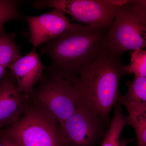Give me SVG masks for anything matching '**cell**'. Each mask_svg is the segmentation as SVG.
<instances>
[{
	"mask_svg": "<svg viewBox=\"0 0 146 146\" xmlns=\"http://www.w3.org/2000/svg\"><path fill=\"white\" fill-rule=\"evenodd\" d=\"M131 63L126 66L128 74H133L134 78L146 77V51L137 49L131 54Z\"/></svg>",
	"mask_w": 146,
	"mask_h": 146,
	"instance_id": "9a60e30c",
	"label": "cell"
},
{
	"mask_svg": "<svg viewBox=\"0 0 146 146\" xmlns=\"http://www.w3.org/2000/svg\"><path fill=\"white\" fill-rule=\"evenodd\" d=\"M146 1L125 0L118 7L107 35V45L112 52L146 47Z\"/></svg>",
	"mask_w": 146,
	"mask_h": 146,
	"instance_id": "3957f363",
	"label": "cell"
},
{
	"mask_svg": "<svg viewBox=\"0 0 146 146\" xmlns=\"http://www.w3.org/2000/svg\"><path fill=\"white\" fill-rule=\"evenodd\" d=\"M46 74L29 97V107L62 124L77 108L74 87L61 77Z\"/></svg>",
	"mask_w": 146,
	"mask_h": 146,
	"instance_id": "277c9868",
	"label": "cell"
},
{
	"mask_svg": "<svg viewBox=\"0 0 146 146\" xmlns=\"http://www.w3.org/2000/svg\"><path fill=\"white\" fill-rule=\"evenodd\" d=\"M6 69L7 68H5V67L0 65V84L1 83L3 77L6 71Z\"/></svg>",
	"mask_w": 146,
	"mask_h": 146,
	"instance_id": "ac0fdd59",
	"label": "cell"
},
{
	"mask_svg": "<svg viewBox=\"0 0 146 146\" xmlns=\"http://www.w3.org/2000/svg\"><path fill=\"white\" fill-rule=\"evenodd\" d=\"M18 146H61L60 125L29 108L18 121L0 131Z\"/></svg>",
	"mask_w": 146,
	"mask_h": 146,
	"instance_id": "5b68a950",
	"label": "cell"
},
{
	"mask_svg": "<svg viewBox=\"0 0 146 146\" xmlns=\"http://www.w3.org/2000/svg\"><path fill=\"white\" fill-rule=\"evenodd\" d=\"M126 85L127 93L121 97L120 102L146 103V77L134 78L133 81L127 82Z\"/></svg>",
	"mask_w": 146,
	"mask_h": 146,
	"instance_id": "5bb4252c",
	"label": "cell"
},
{
	"mask_svg": "<svg viewBox=\"0 0 146 146\" xmlns=\"http://www.w3.org/2000/svg\"><path fill=\"white\" fill-rule=\"evenodd\" d=\"M21 1L0 0V28L8 21L21 18L18 6Z\"/></svg>",
	"mask_w": 146,
	"mask_h": 146,
	"instance_id": "2e32d148",
	"label": "cell"
},
{
	"mask_svg": "<svg viewBox=\"0 0 146 146\" xmlns=\"http://www.w3.org/2000/svg\"><path fill=\"white\" fill-rule=\"evenodd\" d=\"M125 0H40L33 2L35 8H53L68 13L86 25L110 29L118 7Z\"/></svg>",
	"mask_w": 146,
	"mask_h": 146,
	"instance_id": "8992f818",
	"label": "cell"
},
{
	"mask_svg": "<svg viewBox=\"0 0 146 146\" xmlns=\"http://www.w3.org/2000/svg\"><path fill=\"white\" fill-rule=\"evenodd\" d=\"M29 108V98L18 89L9 69L0 84V131L18 121Z\"/></svg>",
	"mask_w": 146,
	"mask_h": 146,
	"instance_id": "ba28073f",
	"label": "cell"
},
{
	"mask_svg": "<svg viewBox=\"0 0 146 146\" xmlns=\"http://www.w3.org/2000/svg\"><path fill=\"white\" fill-rule=\"evenodd\" d=\"M0 142L4 146H18L5 136L0 135Z\"/></svg>",
	"mask_w": 146,
	"mask_h": 146,
	"instance_id": "e0dca14e",
	"label": "cell"
},
{
	"mask_svg": "<svg viewBox=\"0 0 146 146\" xmlns=\"http://www.w3.org/2000/svg\"><path fill=\"white\" fill-rule=\"evenodd\" d=\"M121 56L107 47L73 83L78 107L86 108L105 122L122 97L119 91L121 79L129 74Z\"/></svg>",
	"mask_w": 146,
	"mask_h": 146,
	"instance_id": "7a4b0ae2",
	"label": "cell"
},
{
	"mask_svg": "<svg viewBox=\"0 0 146 146\" xmlns=\"http://www.w3.org/2000/svg\"><path fill=\"white\" fill-rule=\"evenodd\" d=\"M0 146H4L0 142Z\"/></svg>",
	"mask_w": 146,
	"mask_h": 146,
	"instance_id": "ffe728a7",
	"label": "cell"
},
{
	"mask_svg": "<svg viewBox=\"0 0 146 146\" xmlns=\"http://www.w3.org/2000/svg\"><path fill=\"white\" fill-rule=\"evenodd\" d=\"M109 29L75 23L63 34L39 46L41 53L50 60L46 74L73 83L107 48Z\"/></svg>",
	"mask_w": 146,
	"mask_h": 146,
	"instance_id": "6da1fadb",
	"label": "cell"
},
{
	"mask_svg": "<svg viewBox=\"0 0 146 146\" xmlns=\"http://www.w3.org/2000/svg\"><path fill=\"white\" fill-rule=\"evenodd\" d=\"M122 104L128 112L130 125L135 129L138 146H146V103Z\"/></svg>",
	"mask_w": 146,
	"mask_h": 146,
	"instance_id": "8fae6325",
	"label": "cell"
},
{
	"mask_svg": "<svg viewBox=\"0 0 146 146\" xmlns=\"http://www.w3.org/2000/svg\"><path fill=\"white\" fill-rule=\"evenodd\" d=\"M127 125H130L129 118L125 116L121 106L117 103L115 106L109 130L106 134L101 146H119L121 133Z\"/></svg>",
	"mask_w": 146,
	"mask_h": 146,
	"instance_id": "4fadbf2b",
	"label": "cell"
},
{
	"mask_svg": "<svg viewBox=\"0 0 146 146\" xmlns=\"http://www.w3.org/2000/svg\"><path fill=\"white\" fill-rule=\"evenodd\" d=\"M25 18L29 28L30 40L35 48L59 36L75 24L65 13L56 9L39 16H25Z\"/></svg>",
	"mask_w": 146,
	"mask_h": 146,
	"instance_id": "9c48e42d",
	"label": "cell"
},
{
	"mask_svg": "<svg viewBox=\"0 0 146 146\" xmlns=\"http://www.w3.org/2000/svg\"><path fill=\"white\" fill-rule=\"evenodd\" d=\"M14 39L15 34L7 33L3 26L0 28V65L6 68L21 56Z\"/></svg>",
	"mask_w": 146,
	"mask_h": 146,
	"instance_id": "7c38bea8",
	"label": "cell"
},
{
	"mask_svg": "<svg viewBox=\"0 0 146 146\" xmlns=\"http://www.w3.org/2000/svg\"><path fill=\"white\" fill-rule=\"evenodd\" d=\"M8 68L15 79L18 89L29 98L36 84L43 77L46 67L34 47L26 55L21 56L11 63Z\"/></svg>",
	"mask_w": 146,
	"mask_h": 146,
	"instance_id": "30bf717a",
	"label": "cell"
},
{
	"mask_svg": "<svg viewBox=\"0 0 146 146\" xmlns=\"http://www.w3.org/2000/svg\"><path fill=\"white\" fill-rule=\"evenodd\" d=\"M132 140H126V139H123L121 140L119 143V146H127L129 143Z\"/></svg>",
	"mask_w": 146,
	"mask_h": 146,
	"instance_id": "d6986e66",
	"label": "cell"
},
{
	"mask_svg": "<svg viewBox=\"0 0 146 146\" xmlns=\"http://www.w3.org/2000/svg\"><path fill=\"white\" fill-rule=\"evenodd\" d=\"M104 120L89 109L78 106L60 125L61 146H94L103 131Z\"/></svg>",
	"mask_w": 146,
	"mask_h": 146,
	"instance_id": "52a82bcc",
	"label": "cell"
}]
</instances>
